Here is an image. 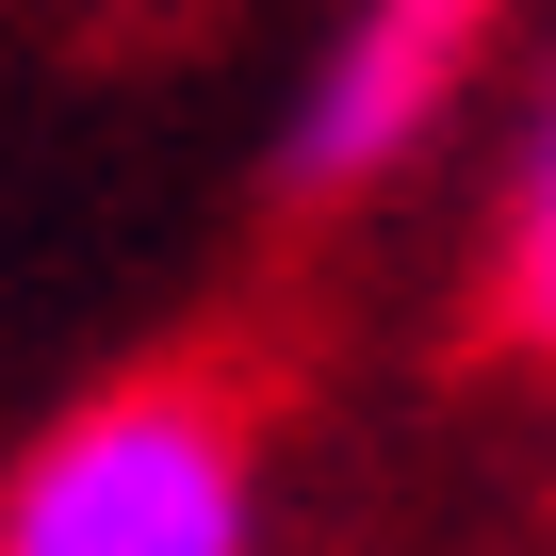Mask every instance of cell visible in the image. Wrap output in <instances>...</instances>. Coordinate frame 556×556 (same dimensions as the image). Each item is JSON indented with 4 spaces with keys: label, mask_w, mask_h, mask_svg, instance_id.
Here are the masks:
<instances>
[{
    "label": "cell",
    "mask_w": 556,
    "mask_h": 556,
    "mask_svg": "<svg viewBox=\"0 0 556 556\" xmlns=\"http://www.w3.org/2000/svg\"><path fill=\"white\" fill-rule=\"evenodd\" d=\"M0 556H245V426L180 377L66 409L0 491Z\"/></svg>",
    "instance_id": "obj_1"
},
{
    "label": "cell",
    "mask_w": 556,
    "mask_h": 556,
    "mask_svg": "<svg viewBox=\"0 0 556 556\" xmlns=\"http://www.w3.org/2000/svg\"><path fill=\"white\" fill-rule=\"evenodd\" d=\"M491 17H507V0H344V34H328L312 83H295L278 180H295V197H361V180H393V164L442 131V99H458V66L491 50Z\"/></svg>",
    "instance_id": "obj_2"
},
{
    "label": "cell",
    "mask_w": 556,
    "mask_h": 556,
    "mask_svg": "<svg viewBox=\"0 0 556 556\" xmlns=\"http://www.w3.org/2000/svg\"><path fill=\"white\" fill-rule=\"evenodd\" d=\"M491 295H507V328H523V344H556V99H540L523 180H507V262H491Z\"/></svg>",
    "instance_id": "obj_3"
}]
</instances>
